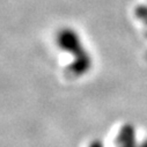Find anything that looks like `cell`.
I'll return each instance as SVG.
<instances>
[{
    "label": "cell",
    "mask_w": 147,
    "mask_h": 147,
    "mask_svg": "<svg viewBox=\"0 0 147 147\" xmlns=\"http://www.w3.org/2000/svg\"><path fill=\"white\" fill-rule=\"evenodd\" d=\"M90 147H103V146H102V144L100 141H94V142H92Z\"/></svg>",
    "instance_id": "3"
},
{
    "label": "cell",
    "mask_w": 147,
    "mask_h": 147,
    "mask_svg": "<svg viewBox=\"0 0 147 147\" xmlns=\"http://www.w3.org/2000/svg\"><path fill=\"white\" fill-rule=\"evenodd\" d=\"M58 44L60 48L68 50L74 56L76 60L71 66L69 71L76 76H82L87 73L92 66V59L86 49H84L78 35L69 29H64L58 35Z\"/></svg>",
    "instance_id": "1"
},
{
    "label": "cell",
    "mask_w": 147,
    "mask_h": 147,
    "mask_svg": "<svg viewBox=\"0 0 147 147\" xmlns=\"http://www.w3.org/2000/svg\"><path fill=\"white\" fill-rule=\"evenodd\" d=\"M136 15L137 18L144 22L146 29H147V6L146 5H140L136 9Z\"/></svg>",
    "instance_id": "2"
}]
</instances>
